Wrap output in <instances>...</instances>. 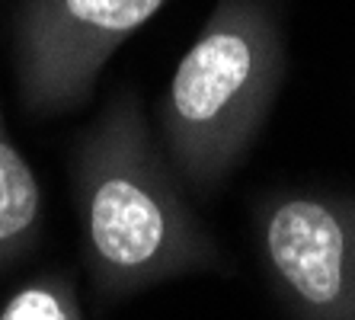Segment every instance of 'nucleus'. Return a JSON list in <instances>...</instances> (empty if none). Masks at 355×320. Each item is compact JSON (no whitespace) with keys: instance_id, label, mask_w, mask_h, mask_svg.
<instances>
[{"instance_id":"1","label":"nucleus","mask_w":355,"mask_h":320,"mask_svg":"<svg viewBox=\"0 0 355 320\" xmlns=\"http://www.w3.org/2000/svg\"><path fill=\"white\" fill-rule=\"evenodd\" d=\"M83 263L99 298L144 292L189 272H231L182 196L132 90L112 96L74 151Z\"/></svg>"},{"instance_id":"2","label":"nucleus","mask_w":355,"mask_h":320,"mask_svg":"<svg viewBox=\"0 0 355 320\" xmlns=\"http://www.w3.org/2000/svg\"><path fill=\"white\" fill-rule=\"evenodd\" d=\"M285 74V45L266 0H218L180 58L160 122L166 154L192 192H211L263 128Z\"/></svg>"},{"instance_id":"3","label":"nucleus","mask_w":355,"mask_h":320,"mask_svg":"<svg viewBox=\"0 0 355 320\" xmlns=\"http://www.w3.org/2000/svg\"><path fill=\"white\" fill-rule=\"evenodd\" d=\"M166 0H23L13 23L17 90L26 112L61 115L93 96L112 51Z\"/></svg>"},{"instance_id":"4","label":"nucleus","mask_w":355,"mask_h":320,"mask_svg":"<svg viewBox=\"0 0 355 320\" xmlns=\"http://www.w3.org/2000/svg\"><path fill=\"white\" fill-rule=\"evenodd\" d=\"M253 230L275 295L297 320H355V202L272 192L259 199Z\"/></svg>"},{"instance_id":"5","label":"nucleus","mask_w":355,"mask_h":320,"mask_svg":"<svg viewBox=\"0 0 355 320\" xmlns=\"http://www.w3.org/2000/svg\"><path fill=\"white\" fill-rule=\"evenodd\" d=\"M42 240V189L10 138L0 109V272L26 260Z\"/></svg>"},{"instance_id":"6","label":"nucleus","mask_w":355,"mask_h":320,"mask_svg":"<svg viewBox=\"0 0 355 320\" xmlns=\"http://www.w3.org/2000/svg\"><path fill=\"white\" fill-rule=\"evenodd\" d=\"M0 320H83L80 298L64 272H42L0 308Z\"/></svg>"}]
</instances>
